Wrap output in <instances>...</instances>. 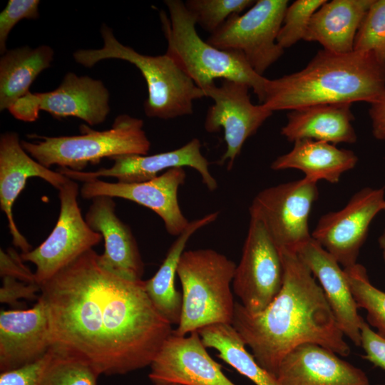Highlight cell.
Returning a JSON list of instances; mask_svg holds the SVG:
<instances>
[{"instance_id":"ba28073f","label":"cell","mask_w":385,"mask_h":385,"mask_svg":"<svg viewBox=\"0 0 385 385\" xmlns=\"http://www.w3.org/2000/svg\"><path fill=\"white\" fill-rule=\"evenodd\" d=\"M287 0H258L242 14H234L207 42L227 51L241 53L259 75L283 54L277 42Z\"/></svg>"},{"instance_id":"4316f807","label":"cell","mask_w":385,"mask_h":385,"mask_svg":"<svg viewBox=\"0 0 385 385\" xmlns=\"http://www.w3.org/2000/svg\"><path fill=\"white\" fill-rule=\"evenodd\" d=\"M54 56L47 45L6 50L0 58V111L9 110L29 93L37 76L48 68Z\"/></svg>"},{"instance_id":"8fae6325","label":"cell","mask_w":385,"mask_h":385,"mask_svg":"<svg viewBox=\"0 0 385 385\" xmlns=\"http://www.w3.org/2000/svg\"><path fill=\"white\" fill-rule=\"evenodd\" d=\"M108 90L101 80L68 72L58 88L43 93H28L8 110L16 119L36 120L41 111L54 118L76 117L90 125L103 123L109 112Z\"/></svg>"},{"instance_id":"6da1fadb","label":"cell","mask_w":385,"mask_h":385,"mask_svg":"<svg viewBox=\"0 0 385 385\" xmlns=\"http://www.w3.org/2000/svg\"><path fill=\"white\" fill-rule=\"evenodd\" d=\"M97 255L87 251L41 286L51 349L88 363L100 375L150 366L172 325L153 305L143 280L106 271Z\"/></svg>"},{"instance_id":"d4e9b609","label":"cell","mask_w":385,"mask_h":385,"mask_svg":"<svg viewBox=\"0 0 385 385\" xmlns=\"http://www.w3.org/2000/svg\"><path fill=\"white\" fill-rule=\"evenodd\" d=\"M357 162V155L351 150L339 148L327 142L301 139L294 142L290 151L277 157L271 169H296L311 181L335 184L342 174L354 168Z\"/></svg>"},{"instance_id":"4dcf8cb0","label":"cell","mask_w":385,"mask_h":385,"mask_svg":"<svg viewBox=\"0 0 385 385\" xmlns=\"http://www.w3.org/2000/svg\"><path fill=\"white\" fill-rule=\"evenodd\" d=\"M255 3L253 0H188L185 5L196 24L212 34L230 16L240 14Z\"/></svg>"},{"instance_id":"b9f144b4","label":"cell","mask_w":385,"mask_h":385,"mask_svg":"<svg viewBox=\"0 0 385 385\" xmlns=\"http://www.w3.org/2000/svg\"><path fill=\"white\" fill-rule=\"evenodd\" d=\"M383 211H385V205H384V210Z\"/></svg>"},{"instance_id":"7402d4cb","label":"cell","mask_w":385,"mask_h":385,"mask_svg":"<svg viewBox=\"0 0 385 385\" xmlns=\"http://www.w3.org/2000/svg\"><path fill=\"white\" fill-rule=\"evenodd\" d=\"M319 281L336 322L356 346H361L364 319L358 312L344 269L312 237L295 251Z\"/></svg>"},{"instance_id":"1f68e13d","label":"cell","mask_w":385,"mask_h":385,"mask_svg":"<svg viewBox=\"0 0 385 385\" xmlns=\"http://www.w3.org/2000/svg\"><path fill=\"white\" fill-rule=\"evenodd\" d=\"M354 51L371 52L385 63V0H373L354 39Z\"/></svg>"},{"instance_id":"484cf974","label":"cell","mask_w":385,"mask_h":385,"mask_svg":"<svg viewBox=\"0 0 385 385\" xmlns=\"http://www.w3.org/2000/svg\"><path fill=\"white\" fill-rule=\"evenodd\" d=\"M219 212L209 213L190 221L171 245L155 274L143 281V288L156 310L171 325H178L182 312V294L175 288V279L180 259L190 237L202 227L215 222Z\"/></svg>"},{"instance_id":"f1b7e54d","label":"cell","mask_w":385,"mask_h":385,"mask_svg":"<svg viewBox=\"0 0 385 385\" xmlns=\"http://www.w3.org/2000/svg\"><path fill=\"white\" fill-rule=\"evenodd\" d=\"M343 269L358 308L366 311L368 324L385 337V292L371 284L362 265L356 263Z\"/></svg>"},{"instance_id":"74e56055","label":"cell","mask_w":385,"mask_h":385,"mask_svg":"<svg viewBox=\"0 0 385 385\" xmlns=\"http://www.w3.org/2000/svg\"><path fill=\"white\" fill-rule=\"evenodd\" d=\"M361 346L364 359L385 370V337L380 336L364 321L361 327Z\"/></svg>"},{"instance_id":"f546056e","label":"cell","mask_w":385,"mask_h":385,"mask_svg":"<svg viewBox=\"0 0 385 385\" xmlns=\"http://www.w3.org/2000/svg\"><path fill=\"white\" fill-rule=\"evenodd\" d=\"M51 350L38 385H97L100 374L88 363Z\"/></svg>"},{"instance_id":"603a6c76","label":"cell","mask_w":385,"mask_h":385,"mask_svg":"<svg viewBox=\"0 0 385 385\" xmlns=\"http://www.w3.org/2000/svg\"><path fill=\"white\" fill-rule=\"evenodd\" d=\"M351 103L317 104L289 111L281 134L290 142L311 139L332 144L354 143Z\"/></svg>"},{"instance_id":"e0dca14e","label":"cell","mask_w":385,"mask_h":385,"mask_svg":"<svg viewBox=\"0 0 385 385\" xmlns=\"http://www.w3.org/2000/svg\"><path fill=\"white\" fill-rule=\"evenodd\" d=\"M206 349L197 331L184 336L172 332L150 365L149 379L178 385H236Z\"/></svg>"},{"instance_id":"7bdbcfd3","label":"cell","mask_w":385,"mask_h":385,"mask_svg":"<svg viewBox=\"0 0 385 385\" xmlns=\"http://www.w3.org/2000/svg\"><path fill=\"white\" fill-rule=\"evenodd\" d=\"M379 385H381V384H379ZM383 385H384V384H383Z\"/></svg>"},{"instance_id":"5b68a950","label":"cell","mask_w":385,"mask_h":385,"mask_svg":"<svg viewBox=\"0 0 385 385\" xmlns=\"http://www.w3.org/2000/svg\"><path fill=\"white\" fill-rule=\"evenodd\" d=\"M101 34L103 47L75 51V61L91 68L102 60L116 58L135 66L147 84L144 111L148 117L168 120L190 115L193 113V102L205 96L203 91L166 53H140L122 44L106 24L102 25Z\"/></svg>"},{"instance_id":"44dd1931","label":"cell","mask_w":385,"mask_h":385,"mask_svg":"<svg viewBox=\"0 0 385 385\" xmlns=\"http://www.w3.org/2000/svg\"><path fill=\"white\" fill-rule=\"evenodd\" d=\"M275 377L280 385H370L361 369L313 343L291 351L280 363Z\"/></svg>"},{"instance_id":"8d00e7d4","label":"cell","mask_w":385,"mask_h":385,"mask_svg":"<svg viewBox=\"0 0 385 385\" xmlns=\"http://www.w3.org/2000/svg\"><path fill=\"white\" fill-rule=\"evenodd\" d=\"M41 287L37 284H29L16 279L2 277V286L0 289V302L13 306L19 304V299H38L37 292Z\"/></svg>"},{"instance_id":"ab89813d","label":"cell","mask_w":385,"mask_h":385,"mask_svg":"<svg viewBox=\"0 0 385 385\" xmlns=\"http://www.w3.org/2000/svg\"><path fill=\"white\" fill-rule=\"evenodd\" d=\"M379 245L382 252V257L385 263V229L379 237Z\"/></svg>"},{"instance_id":"5bb4252c","label":"cell","mask_w":385,"mask_h":385,"mask_svg":"<svg viewBox=\"0 0 385 385\" xmlns=\"http://www.w3.org/2000/svg\"><path fill=\"white\" fill-rule=\"evenodd\" d=\"M250 87L243 83L223 80L218 86L214 83L202 89L205 96L214 101L207 111L204 128L208 133L223 129L226 150L218 161L227 162V169L232 168L245 142L254 135L272 111L263 104L255 105L250 101Z\"/></svg>"},{"instance_id":"d6a6232c","label":"cell","mask_w":385,"mask_h":385,"mask_svg":"<svg viewBox=\"0 0 385 385\" xmlns=\"http://www.w3.org/2000/svg\"><path fill=\"white\" fill-rule=\"evenodd\" d=\"M326 0H297L287 6L277 42L283 49L304 39L313 14Z\"/></svg>"},{"instance_id":"ffe728a7","label":"cell","mask_w":385,"mask_h":385,"mask_svg":"<svg viewBox=\"0 0 385 385\" xmlns=\"http://www.w3.org/2000/svg\"><path fill=\"white\" fill-rule=\"evenodd\" d=\"M51 347L48 318L40 299L29 309L1 310V372L34 362Z\"/></svg>"},{"instance_id":"d6986e66","label":"cell","mask_w":385,"mask_h":385,"mask_svg":"<svg viewBox=\"0 0 385 385\" xmlns=\"http://www.w3.org/2000/svg\"><path fill=\"white\" fill-rule=\"evenodd\" d=\"M91 200L85 220L104 240V252L98 254V263L123 279L142 280L144 263L136 240L130 227L116 215L113 198L98 196Z\"/></svg>"},{"instance_id":"e575fe53","label":"cell","mask_w":385,"mask_h":385,"mask_svg":"<svg viewBox=\"0 0 385 385\" xmlns=\"http://www.w3.org/2000/svg\"><path fill=\"white\" fill-rule=\"evenodd\" d=\"M51 356V350L31 364L4 371L0 374V385H38L41 376Z\"/></svg>"},{"instance_id":"f35d334b","label":"cell","mask_w":385,"mask_h":385,"mask_svg":"<svg viewBox=\"0 0 385 385\" xmlns=\"http://www.w3.org/2000/svg\"><path fill=\"white\" fill-rule=\"evenodd\" d=\"M369 113L373 135L378 140H385V96L371 105Z\"/></svg>"},{"instance_id":"ac0fdd59","label":"cell","mask_w":385,"mask_h":385,"mask_svg":"<svg viewBox=\"0 0 385 385\" xmlns=\"http://www.w3.org/2000/svg\"><path fill=\"white\" fill-rule=\"evenodd\" d=\"M40 178L58 190L68 178L53 171L33 158L22 147L16 132H6L0 137V207L6 215L13 244L26 253L31 249L18 229L13 215V205L29 178Z\"/></svg>"},{"instance_id":"cb8c5ba5","label":"cell","mask_w":385,"mask_h":385,"mask_svg":"<svg viewBox=\"0 0 385 385\" xmlns=\"http://www.w3.org/2000/svg\"><path fill=\"white\" fill-rule=\"evenodd\" d=\"M373 0L326 1L313 14L304 40L337 53L354 51L357 31Z\"/></svg>"},{"instance_id":"8992f818","label":"cell","mask_w":385,"mask_h":385,"mask_svg":"<svg viewBox=\"0 0 385 385\" xmlns=\"http://www.w3.org/2000/svg\"><path fill=\"white\" fill-rule=\"evenodd\" d=\"M235 263L215 250H185L177 270L182 286V312L173 333L180 336L214 324H231Z\"/></svg>"},{"instance_id":"7a4b0ae2","label":"cell","mask_w":385,"mask_h":385,"mask_svg":"<svg viewBox=\"0 0 385 385\" xmlns=\"http://www.w3.org/2000/svg\"><path fill=\"white\" fill-rule=\"evenodd\" d=\"M279 252L284 275L279 293L255 313L235 302L231 322L259 365L274 376L283 359L303 344H317L343 356L350 354L309 268L296 252Z\"/></svg>"},{"instance_id":"9a60e30c","label":"cell","mask_w":385,"mask_h":385,"mask_svg":"<svg viewBox=\"0 0 385 385\" xmlns=\"http://www.w3.org/2000/svg\"><path fill=\"white\" fill-rule=\"evenodd\" d=\"M185 178L184 168H174L152 180L140 183H110L97 179L83 183L80 194L87 200L108 196L125 199L146 207L162 219L168 234L178 236L190 222L183 213L178 200V189Z\"/></svg>"},{"instance_id":"52a82bcc","label":"cell","mask_w":385,"mask_h":385,"mask_svg":"<svg viewBox=\"0 0 385 385\" xmlns=\"http://www.w3.org/2000/svg\"><path fill=\"white\" fill-rule=\"evenodd\" d=\"M143 127L142 119L122 114L106 130H94L83 124L80 127L81 135H36V141L21 143L33 158L48 168L58 165L61 168L83 171L89 163L97 164L104 158L147 155L150 142Z\"/></svg>"},{"instance_id":"30bf717a","label":"cell","mask_w":385,"mask_h":385,"mask_svg":"<svg viewBox=\"0 0 385 385\" xmlns=\"http://www.w3.org/2000/svg\"><path fill=\"white\" fill-rule=\"evenodd\" d=\"M79 192L76 181L68 178L58 190L60 212L51 234L37 247L21 254L24 262L35 265L36 282L40 287L103 239L83 217Z\"/></svg>"},{"instance_id":"836d02e7","label":"cell","mask_w":385,"mask_h":385,"mask_svg":"<svg viewBox=\"0 0 385 385\" xmlns=\"http://www.w3.org/2000/svg\"><path fill=\"white\" fill-rule=\"evenodd\" d=\"M38 0H9L0 13V53L6 49L9 34L16 24L23 19H37L39 16Z\"/></svg>"},{"instance_id":"7c38bea8","label":"cell","mask_w":385,"mask_h":385,"mask_svg":"<svg viewBox=\"0 0 385 385\" xmlns=\"http://www.w3.org/2000/svg\"><path fill=\"white\" fill-rule=\"evenodd\" d=\"M283 275L279 249L263 224L250 217L232 284L239 302L250 312L263 310L280 291Z\"/></svg>"},{"instance_id":"83f0119b","label":"cell","mask_w":385,"mask_h":385,"mask_svg":"<svg viewBox=\"0 0 385 385\" xmlns=\"http://www.w3.org/2000/svg\"><path fill=\"white\" fill-rule=\"evenodd\" d=\"M206 348L215 349L217 356L255 385H280L246 349V344L231 324L218 323L197 330Z\"/></svg>"},{"instance_id":"9c48e42d","label":"cell","mask_w":385,"mask_h":385,"mask_svg":"<svg viewBox=\"0 0 385 385\" xmlns=\"http://www.w3.org/2000/svg\"><path fill=\"white\" fill-rule=\"evenodd\" d=\"M318 195L317 183L305 178L271 186L255 195L250 216L263 224L279 250L295 252L312 238L309 217Z\"/></svg>"},{"instance_id":"60d3db41","label":"cell","mask_w":385,"mask_h":385,"mask_svg":"<svg viewBox=\"0 0 385 385\" xmlns=\"http://www.w3.org/2000/svg\"><path fill=\"white\" fill-rule=\"evenodd\" d=\"M153 385H178V384H167V383H153Z\"/></svg>"},{"instance_id":"4fadbf2b","label":"cell","mask_w":385,"mask_h":385,"mask_svg":"<svg viewBox=\"0 0 385 385\" xmlns=\"http://www.w3.org/2000/svg\"><path fill=\"white\" fill-rule=\"evenodd\" d=\"M384 205V188H364L342 209L322 215L312 237L343 268L351 267L357 263L369 226Z\"/></svg>"},{"instance_id":"3957f363","label":"cell","mask_w":385,"mask_h":385,"mask_svg":"<svg viewBox=\"0 0 385 385\" xmlns=\"http://www.w3.org/2000/svg\"><path fill=\"white\" fill-rule=\"evenodd\" d=\"M385 96V63L371 52L319 50L301 71L267 79L263 104L274 112L317 104L371 105Z\"/></svg>"},{"instance_id":"d590c367","label":"cell","mask_w":385,"mask_h":385,"mask_svg":"<svg viewBox=\"0 0 385 385\" xmlns=\"http://www.w3.org/2000/svg\"><path fill=\"white\" fill-rule=\"evenodd\" d=\"M0 275L1 278L9 277L26 283L37 284L34 273L24 264L21 255L12 248L6 252L0 250Z\"/></svg>"},{"instance_id":"277c9868","label":"cell","mask_w":385,"mask_h":385,"mask_svg":"<svg viewBox=\"0 0 385 385\" xmlns=\"http://www.w3.org/2000/svg\"><path fill=\"white\" fill-rule=\"evenodd\" d=\"M169 15L160 13L168 55L202 90L216 78L248 85L263 103L267 78L257 73L244 56L219 49L203 41L196 31V21L180 0H165Z\"/></svg>"},{"instance_id":"2e32d148","label":"cell","mask_w":385,"mask_h":385,"mask_svg":"<svg viewBox=\"0 0 385 385\" xmlns=\"http://www.w3.org/2000/svg\"><path fill=\"white\" fill-rule=\"evenodd\" d=\"M111 159L114 163L110 168H101L95 171H76L60 168L58 172L83 183L108 177L115 178L120 183H140L156 178L161 171L188 166L199 173L210 191L217 188V180L209 169L210 163L201 153V143L197 138L170 151L151 155H122Z\"/></svg>"}]
</instances>
